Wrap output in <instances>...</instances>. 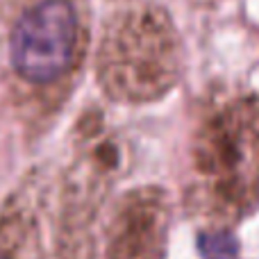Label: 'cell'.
<instances>
[{
	"label": "cell",
	"instance_id": "1",
	"mask_svg": "<svg viewBox=\"0 0 259 259\" xmlns=\"http://www.w3.org/2000/svg\"><path fill=\"white\" fill-rule=\"evenodd\" d=\"M193 200L211 223H239L259 207V96L228 100L198 127Z\"/></svg>",
	"mask_w": 259,
	"mask_h": 259
},
{
	"label": "cell",
	"instance_id": "2",
	"mask_svg": "<svg viewBox=\"0 0 259 259\" xmlns=\"http://www.w3.org/2000/svg\"><path fill=\"white\" fill-rule=\"evenodd\" d=\"M98 82L118 103H152L175 87L182 68L180 36L164 7L127 0L107 18L98 48Z\"/></svg>",
	"mask_w": 259,
	"mask_h": 259
},
{
	"label": "cell",
	"instance_id": "3",
	"mask_svg": "<svg viewBox=\"0 0 259 259\" xmlns=\"http://www.w3.org/2000/svg\"><path fill=\"white\" fill-rule=\"evenodd\" d=\"M77 16L71 0H41L14 25L9 57L18 75L30 82H53L73 62Z\"/></svg>",
	"mask_w": 259,
	"mask_h": 259
},
{
	"label": "cell",
	"instance_id": "4",
	"mask_svg": "<svg viewBox=\"0 0 259 259\" xmlns=\"http://www.w3.org/2000/svg\"><path fill=\"white\" fill-rule=\"evenodd\" d=\"M168 196L159 187L125 193L107 225V259H164Z\"/></svg>",
	"mask_w": 259,
	"mask_h": 259
},
{
	"label": "cell",
	"instance_id": "5",
	"mask_svg": "<svg viewBox=\"0 0 259 259\" xmlns=\"http://www.w3.org/2000/svg\"><path fill=\"white\" fill-rule=\"evenodd\" d=\"M198 250L205 259H234L239 250L237 239L225 228H216L211 232H202L198 239Z\"/></svg>",
	"mask_w": 259,
	"mask_h": 259
},
{
	"label": "cell",
	"instance_id": "6",
	"mask_svg": "<svg viewBox=\"0 0 259 259\" xmlns=\"http://www.w3.org/2000/svg\"><path fill=\"white\" fill-rule=\"evenodd\" d=\"M0 259H3V257H0Z\"/></svg>",
	"mask_w": 259,
	"mask_h": 259
}]
</instances>
